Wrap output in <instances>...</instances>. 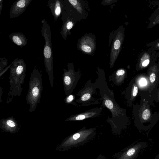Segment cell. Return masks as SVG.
<instances>
[{
  "instance_id": "cell-17",
  "label": "cell",
  "mask_w": 159,
  "mask_h": 159,
  "mask_svg": "<svg viewBox=\"0 0 159 159\" xmlns=\"http://www.w3.org/2000/svg\"><path fill=\"white\" fill-rule=\"evenodd\" d=\"M156 79V75L155 74L152 73L150 76L149 80L151 83H153L155 82Z\"/></svg>"
},
{
  "instance_id": "cell-26",
  "label": "cell",
  "mask_w": 159,
  "mask_h": 159,
  "mask_svg": "<svg viewBox=\"0 0 159 159\" xmlns=\"http://www.w3.org/2000/svg\"></svg>"
},
{
  "instance_id": "cell-25",
  "label": "cell",
  "mask_w": 159,
  "mask_h": 159,
  "mask_svg": "<svg viewBox=\"0 0 159 159\" xmlns=\"http://www.w3.org/2000/svg\"><path fill=\"white\" fill-rule=\"evenodd\" d=\"M154 159H159V152L157 155L156 156Z\"/></svg>"
},
{
  "instance_id": "cell-11",
  "label": "cell",
  "mask_w": 159,
  "mask_h": 159,
  "mask_svg": "<svg viewBox=\"0 0 159 159\" xmlns=\"http://www.w3.org/2000/svg\"><path fill=\"white\" fill-rule=\"evenodd\" d=\"M151 116V113L149 110L148 109L144 110L142 113V118L144 120H148Z\"/></svg>"
},
{
  "instance_id": "cell-10",
  "label": "cell",
  "mask_w": 159,
  "mask_h": 159,
  "mask_svg": "<svg viewBox=\"0 0 159 159\" xmlns=\"http://www.w3.org/2000/svg\"><path fill=\"white\" fill-rule=\"evenodd\" d=\"M44 55L45 58L47 59L50 58L52 55V51L50 48L47 46L44 50Z\"/></svg>"
},
{
  "instance_id": "cell-15",
  "label": "cell",
  "mask_w": 159,
  "mask_h": 159,
  "mask_svg": "<svg viewBox=\"0 0 159 159\" xmlns=\"http://www.w3.org/2000/svg\"><path fill=\"white\" fill-rule=\"evenodd\" d=\"M121 46V42L118 39L115 42L114 44V48L115 49L118 50Z\"/></svg>"
},
{
  "instance_id": "cell-23",
  "label": "cell",
  "mask_w": 159,
  "mask_h": 159,
  "mask_svg": "<svg viewBox=\"0 0 159 159\" xmlns=\"http://www.w3.org/2000/svg\"><path fill=\"white\" fill-rule=\"evenodd\" d=\"M69 1L73 6H76L78 3L77 1Z\"/></svg>"
},
{
  "instance_id": "cell-24",
  "label": "cell",
  "mask_w": 159,
  "mask_h": 159,
  "mask_svg": "<svg viewBox=\"0 0 159 159\" xmlns=\"http://www.w3.org/2000/svg\"><path fill=\"white\" fill-rule=\"evenodd\" d=\"M106 157L105 156L100 154L96 159H106Z\"/></svg>"
},
{
  "instance_id": "cell-18",
  "label": "cell",
  "mask_w": 159,
  "mask_h": 159,
  "mask_svg": "<svg viewBox=\"0 0 159 159\" xmlns=\"http://www.w3.org/2000/svg\"><path fill=\"white\" fill-rule=\"evenodd\" d=\"M74 99V97L73 95H69L66 100V101L68 103L71 102Z\"/></svg>"
},
{
  "instance_id": "cell-1",
  "label": "cell",
  "mask_w": 159,
  "mask_h": 159,
  "mask_svg": "<svg viewBox=\"0 0 159 159\" xmlns=\"http://www.w3.org/2000/svg\"><path fill=\"white\" fill-rule=\"evenodd\" d=\"M106 85L105 87L106 90L104 89V87L102 86L101 85V86L103 89L101 87L100 88L98 85L97 86L99 87L100 91V94L102 97L103 98V100H102V104L112 113V118L110 119L109 122L112 127V131L114 133L120 135L121 131V127L119 121H120L119 118H120L121 114V109L119 108V106L114 100L113 92L110 91L109 88H108V89L107 88V95L106 90Z\"/></svg>"
},
{
  "instance_id": "cell-16",
  "label": "cell",
  "mask_w": 159,
  "mask_h": 159,
  "mask_svg": "<svg viewBox=\"0 0 159 159\" xmlns=\"http://www.w3.org/2000/svg\"><path fill=\"white\" fill-rule=\"evenodd\" d=\"M138 87L135 86H134L132 92V96L134 97H135L138 95Z\"/></svg>"
},
{
  "instance_id": "cell-6",
  "label": "cell",
  "mask_w": 159,
  "mask_h": 159,
  "mask_svg": "<svg viewBox=\"0 0 159 159\" xmlns=\"http://www.w3.org/2000/svg\"><path fill=\"white\" fill-rule=\"evenodd\" d=\"M76 75L70 72L64 73L63 77V82L65 93L68 95L71 94L80 79Z\"/></svg>"
},
{
  "instance_id": "cell-5",
  "label": "cell",
  "mask_w": 159,
  "mask_h": 159,
  "mask_svg": "<svg viewBox=\"0 0 159 159\" xmlns=\"http://www.w3.org/2000/svg\"><path fill=\"white\" fill-rule=\"evenodd\" d=\"M147 146L146 142H135L114 154L116 159H136L141 150Z\"/></svg>"
},
{
  "instance_id": "cell-22",
  "label": "cell",
  "mask_w": 159,
  "mask_h": 159,
  "mask_svg": "<svg viewBox=\"0 0 159 159\" xmlns=\"http://www.w3.org/2000/svg\"><path fill=\"white\" fill-rule=\"evenodd\" d=\"M149 59L146 60L142 63V65L143 67H146L149 64Z\"/></svg>"
},
{
  "instance_id": "cell-7",
  "label": "cell",
  "mask_w": 159,
  "mask_h": 159,
  "mask_svg": "<svg viewBox=\"0 0 159 159\" xmlns=\"http://www.w3.org/2000/svg\"><path fill=\"white\" fill-rule=\"evenodd\" d=\"M102 108L93 109L85 112L71 116L66 121H80L85 119L98 116L101 113Z\"/></svg>"
},
{
  "instance_id": "cell-2",
  "label": "cell",
  "mask_w": 159,
  "mask_h": 159,
  "mask_svg": "<svg viewBox=\"0 0 159 159\" xmlns=\"http://www.w3.org/2000/svg\"><path fill=\"white\" fill-rule=\"evenodd\" d=\"M43 89L42 75L34 71L30 78L29 90L26 96V102L30 106V112L35 111L40 102Z\"/></svg>"
},
{
  "instance_id": "cell-4",
  "label": "cell",
  "mask_w": 159,
  "mask_h": 159,
  "mask_svg": "<svg viewBox=\"0 0 159 159\" xmlns=\"http://www.w3.org/2000/svg\"><path fill=\"white\" fill-rule=\"evenodd\" d=\"M23 66L19 65L16 69V73H11L10 77V85L9 95L13 97L14 95L20 96L22 92L21 85L23 84L25 78V73H23Z\"/></svg>"
},
{
  "instance_id": "cell-12",
  "label": "cell",
  "mask_w": 159,
  "mask_h": 159,
  "mask_svg": "<svg viewBox=\"0 0 159 159\" xmlns=\"http://www.w3.org/2000/svg\"><path fill=\"white\" fill-rule=\"evenodd\" d=\"M12 40L18 46H21L22 44L21 39L19 37L15 36L12 38Z\"/></svg>"
},
{
  "instance_id": "cell-20",
  "label": "cell",
  "mask_w": 159,
  "mask_h": 159,
  "mask_svg": "<svg viewBox=\"0 0 159 159\" xmlns=\"http://www.w3.org/2000/svg\"><path fill=\"white\" fill-rule=\"evenodd\" d=\"M55 14L57 15H59L61 13L60 7L58 6L57 7L55 11Z\"/></svg>"
},
{
  "instance_id": "cell-19",
  "label": "cell",
  "mask_w": 159,
  "mask_h": 159,
  "mask_svg": "<svg viewBox=\"0 0 159 159\" xmlns=\"http://www.w3.org/2000/svg\"><path fill=\"white\" fill-rule=\"evenodd\" d=\"M140 85L141 86H144L147 84V82L146 80L145 79L142 78L140 80Z\"/></svg>"
},
{
  "instance_id": "cell-3",
  "label": "cell",
  "mask_w": 159,
  "mask_h": 159,
  "mask_svg": "<svg viewBox=\"0 0 159 159\" xmlns=\"http://www.w3.org/2000/svg\"><path fill=\"white\" fill-rule=\"evenodd\" d=\"M96 130L95 128H83L71 136L66 141L65 145L68 147H76L85 144L94 137Z\"/></svg>"
},
{
  "instance_id": "cell-13",
  "label": "cell",
  "mask_w": 159,
  "mask_h": 159,
  "mask_svg": "<svg viewBox=\"0 0 159 159\" xmlns=\"http://www.w3.org/2000/svg\"><path fill=\"white\" fill-rule=\"evenodd\" d=\"M82 50L84 51L86 53H90L91 52L92 49L91 47L87 45H83L81 47Z\"/></svg>"
},
{
  "instance_id": "cell-21",
  "label": "cell",
  "mask_w": 159,
  "mask_h": 159,
  "mask_svg": "<svg viewBox=\"0 0 159 159\" xmlns=\"http://www.w3.org/2000/svg\"><path fill=\"white\" fill-rule=\"evenodd\" d=\"M73 26V24L71 21L69 22L67 24V28L68 30L71 29Z\"/></svg>"
},
{
  "instance_id": "cell-8",
  "label": "cell",
  "mask_w": 159,
  "mask_h": 159,
  "mask_svg": "<svg viewBox=\"0 0 159 159\" xmlns=\"http://www.w3.org/2000/svg\"><path fill=\"white\" fill-rule=\"evenodd\" d=\"M125 74V71L123 69L118 70L116 73V77H114L113 81L115 84H120L122 81L123 76Z\"/></svg>"
},
{
  "instance_id": "cell-9",
  "label": "cell",
  "mask_w": 159,
  "mask_h": 159,
  "mask_svg": "<svg viewBox=\"0 0 159 159\" xmlns=\"http://www.w3.org/2000/svg\"><path fill=\"white\" fill-rule=\"evenodd\" d=\"M90 87H89V88L87 89H85V91H82V92H85L84 93L82 94L81 96V102H86L88 100H89L92 97L91 94L90 92H88L89 91L91 88H89Z\"/></svg>"
},
{
  "instance_id": "cell-14",
  "label": "cell",
  "mask_w": 159,
  "mask_h": 159,
  "mask_svg": "<svg viewBox=\"0 0 159 159\" xmlns=\"http://www.w3.org/2000/svg\"><path fill=\"white\" fill-rule=\"evenodd\" d=\"M7 125L11 127H15L16 124L14 121L10 119H9L6 121Z\"/></svg>"
}]
</instances>
